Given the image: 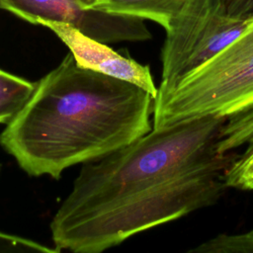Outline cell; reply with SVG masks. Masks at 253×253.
<instances>
[{"label":"cell","instance_id":"obj_9","mask_svg":"<svg viewBox=\"0 0 253 253\" xmlns=\"http://www.w3.org/2000/svg\"><path fill=\"white\" fill-rule=\"evenodd\" d=\"M36 88L29 81L0 68V124L7 125L22 110Z\"/></svg>","mask_w":253,"mask_h":253},{"label":"cell","instance_id":"obj_6","mask_svg":"<svg viewBox=\"0 0 253 253\" xmlns=\"http://www.w3.org/2000/svg\"><path fill=\"white\" fill-rule=\"evenodd\" d=\"M40 25L56 35L69 48L79 66L137 85L153 99L156 98L158 87L148 65L115 51L107 43L87 37L70 25L51 21H42Z\"/></svg>","mask_w":253,"mask_h":253},{"label":"cell","instance_id":"obj_13","mask_svg":"<svg viewBox=\"0 0 253 253\" xmlns=\"http://www.w3.org/2000/svg\"><path fill=\"white\" fill-rule=\"evenodd\" d=\"M249 190H250V191H253V182H252V184L250 185V187H249Z\"/></svg>","mask_w":253,"mask_h":253},{"label":"cell","instance_id":"obj_2","mask_svg":"<svg viewBox=\"0 0 253 253\" xmlns=\"http://www.w3.org/2000/svg\"><path fill=\"white\" fill-rule=\"evenodd\" d=\"M153 101L137 85L79 66L69 52L36 82L0 145L28 175L58 179L150 131Z\"/></svg>","mask_w":253,"mask_h":253},{"label":"cell","instance_id":"obj_3","mask_svg":"<svg viewBox=\"0 0 253 253\" xmlns=\"http://www.w3.org/2000/svg\"><path fill=\"white\" fill-rule=\"evenodd\" d=\"M253 105V21L220 52L153 101V128Z\"/></svg>","mask_w":253,"mask_h":253},{"label":"cell","instance_id":"obj_5","mask_svg":"<svg viewBox=\"0 0 253 253\" xmlns=\"http://www.w3.org/2000/svg\"><path fill=\"white\" fill-rule=\"evenodd\" d=\"M0 10L34 25L64 23L107 44L151 39L143 19L90 8L82 0H0Z\"/></svg>","mask_w":253,"mask_h":253},{"label":"cell","instance_id":"obj_7","mask_svg":"<svg viewBox=\"0 0 253 253\" xmlns=\"http://www.w3.org/2000/svg\"><path fill=\"white\" fill-rule=\"evenodd\" d=\"M242 146L244 151L234 156L223 172L227 188L249 190L253 182V105L226 117L216 152L224 155Z\"/></svg>","mask_w":253,"mask_h":253},{"label":"cell","instance_id":"obj_12","mask_svg":"<svg viewBox=\"0 0 253 253\" xmlns=\"http://www.w3.org/2000/svg\"><path fill=\"white\" fill-rule=\"evenodd\" d=\"M82 1L86 3L87 7H91V6H92L94 3H96L98 0H82Z\"/></svg>","mask_w":253,"mask_h":253},{"label":"cell","instance_id":"obj_1","mask_svg":"<svg viewBox=\"0 0 253 253\" xmlns=\"http://www.w3.org/2000/svg\"><path fill=\"white\" fill-rule=\"evenodd\" d=\"M226 117L151 128L85 163L50 221L54 247L100 253L130 236L215 204L234 155L216 152Z\"/></svg>","mask_w":253,"mask_h":253},{"label":"cell","instance_id":"obj_11","mask_svg":"<svg viewBox=\"0 0 253 253\" xmlns=\"http://www.w3.org/2000/svg\"><path fill=\"white\" fill-rule=\"evenodd\" d=\"M12 252H42L58 253V249L48 247L29 238L8 234L0 231V253Z\"/></svg>","mask_w":253,"mask_h":253},{"label":"cell","instance_id":"obj_4","mask_svg":"<svg viewBox=\"0 0 253 253\" xmlns=\"http://www.w3.org/2000/svg\"><path fill=\"white\" fill-rule=\"evenodd\" d=\"M253 21V0H187L165 30L158 95L231 43Z\"/></svg>","mask_w":253,"mask_h":253},{"label":"cell","instance_id":"obj_8","mask_svg":"<svg viewBox=\"0 0 253 253\" xmlns=\"http://www.w3.org/2000/svg\"><path fill=\"white\" fill-rule=\"evenodd\" d=\"M187 0H98L90 8L149 20L166 30Z\"/></svg>","mask_w":253,"mask_h":253},{"label":"cell","instance_id":"obj_10","mask_svg":"<svg viewBox=\"0 0 253 253\" xmlns=\"http://www.w3.org/2000/svg\"><path fill=\"white\" fill-rule=\"evenodd\" d=\"M190 253H253V230L238 233H221L191 248Z\"/></svg>","mask_w":253,"mask_h":253}]
</instances>
